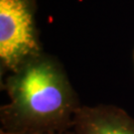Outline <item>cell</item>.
<instances>
[{
	"instance_id": "obj_1",
	"label": "cell",
	"mask_w": 134,
	"mask_h": 134,
	"mask_svg": "<svg viewBox=\"0 0 134 134\" xmlns=\"http://www.w3.org/2000/svg\"><path fill=\"white\" fill-rule=\"evenodd\" d=\"M9 102L1 107V131L72 129L80 101L62 65L41 53L30 58L4 82Z\"/></svg>"
},
{
	"instance_id": "obj_2",
	"label": "cell",
	"mask_w": 134,
	"mask_h": 134,
	"mask_svg": "<svg viewBox=\"0 0 134 134\" xmlns=\"http://www.w3.org/2000/svg\"><path fill=\"white\" fill-rule=\"evenodd\" d=\"M34 12V0H0V63L2 71L15 72L30 58L42 53Z\"/></svg>"
},
{
	"instance_id": "obj_3",
	"label": "cell",
	"mask_w": 134,
	"mask_h": 134,
	"mask_svg": "<svg viewBox=\"0 0 134 134\" xmlns=\"http://www.w3.org/2000/svg\"><path fill=\"white\" fill-rule=\"evenodd\" d=\"M72 130L74 134H134V118L115 105H81Z\"/></svg>"
},
{
	"instance_id": "obj_4",
	"label": "cell",
	"mask_w": 134,
	"mask_h": 134,
	"mask_svg": "<svg viewBox=\"0 0 134 134\" xmlns=\"http://www.w3.org/2000/svg\"><path fill=\"white\" fill-rule=\"evenodd\" d=\"M0 134H74L72 129L67 131H35V132H17V133H9L0 131Z\"/></svg>"
}]
</instances>
